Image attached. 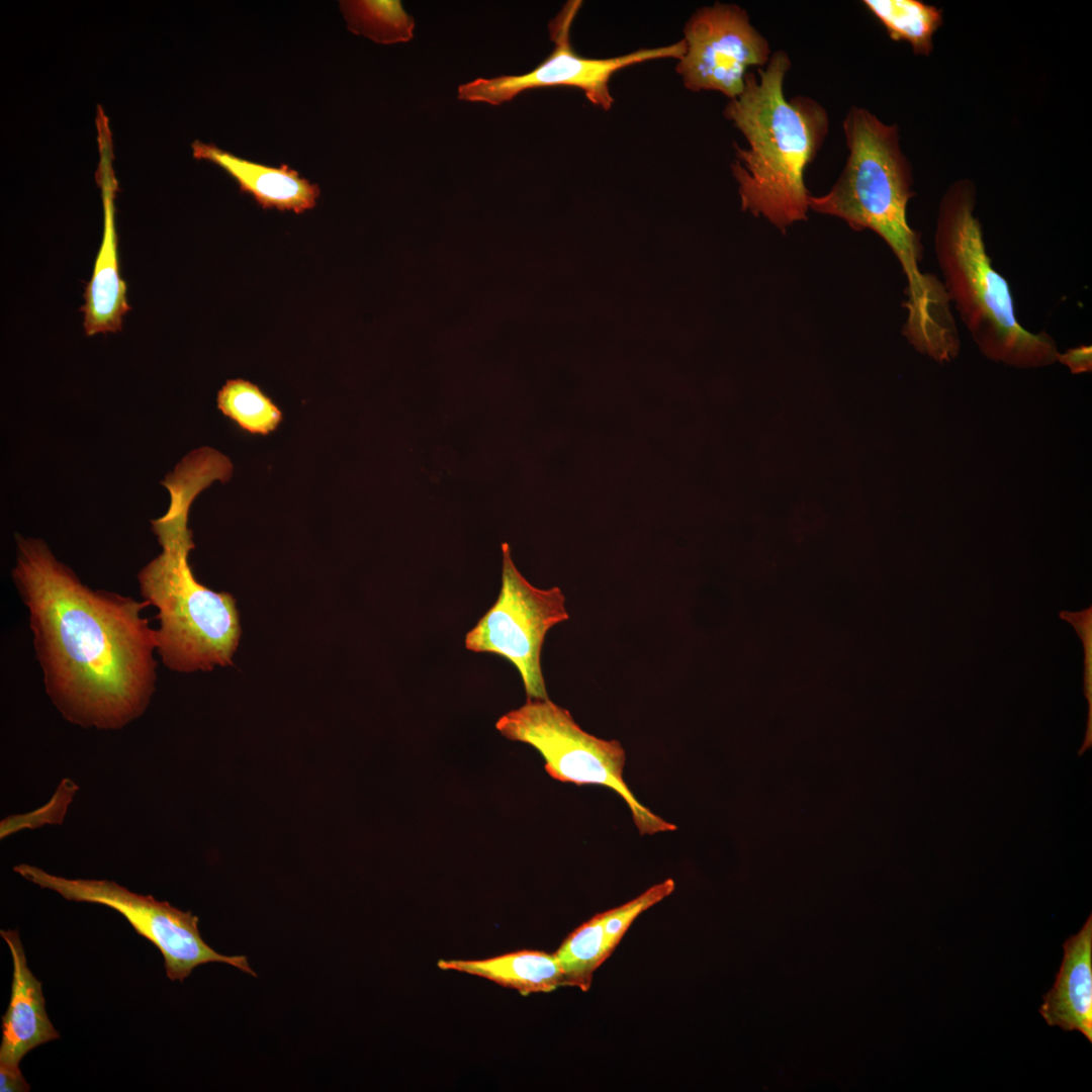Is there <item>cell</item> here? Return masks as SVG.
I'll return each mask as SVG.
<instances>
[{
  "label": "cell",
  "instance_id": "17",
  "mask_svg": "<svg viewBox=\"0 0 1092 1092\" xmlns=\"http://www.w3.org/2000/svg\"><path fill=\"white\" fill-rule=\"evenodd\" d=\"M339 6L347 28L376 43L407 42L414 37L415 20L398 0H346Z\"/></svg>",
  "mask_w": 1092,
  "mask_h": 1092
},
{
  "label": "cell",
  "instance_id": "9",
  "mask_svg": "<svg viewBox=\"0 0 1092 1092\" xmlns=\"http://www.w3.org/2000/svg\"><path fill=\"white\" fill-rule=\"evenodd\" d=\"M581 1H568L549 22V34L554 42L551 54L533 70L521 75H502L477 78L458 86L457 98L467 102L500 105L522 92L546 87H575L582 90L593 104L609 110L614 102L609 89L611 77L623 68L655 59L680 60L686 41L641 49L608 59H593L578 55L570 42V28Z\"/></svg>",
  "mask_w": 1092,
  "mask_h": 1092
},
{
  "label": "cell",
  "instance_id": "13",
  "mask_svg": "<svg viewBox=\"0 0 1092 1092\" xmlns=\"http://www.w3.org/2000/svg\"><path fill=\"white\" fill-rule=\"evenodd\" d=\"M1064 956L1039 1013L1051 1026L1079 1031L1092 1042V916L1063 943Z\"/></svg>",
  "mask_w": 1092,
  "mask_h": 1092
},
{
  "label": "cell",
  "instance_id": "12",
  "mask_svg": "<svg viewBox=\"0 0 1092 1092\" xmlns=\"http://www.w3.org/2000/svg\"><path fill=\"white\" fill-rule=\"evenodd\" d=\"M99 185L104 209L103 236L92 277L85 287L84 304L80 308L87 336L119 332L123 316L131 309L126 297V283L119 273L113 201L117 183L108 165L102 164L100 167Z\"/></svg>",
  "mask_w": 1092,
  "mask_h": 1092
},
{
  "label": "cell",
  "instance_id": "20",
  "mask_svg": "<svg viewBox=\"0 0 1092 1092\" xmlns=\"http://www.w3.org/2000/svg\"><path fill=\"white\" fill-rule=\"evenodd\" d=\"M674 890V882L667 879L654 885L633 900L609 911L604 912L605 931L612 946L615 948L623 935L635 920V918L670 895Z\"/></svg>",
  "mask_w": 1092,
  "mask_h": 1092
},
{
  "label": "cell",
  "instance_id": "22",
  "mask_svg": "<svg viewBox=\"0 0 1092 1092\" xmlns=\"http://www.w3.org/2000/svg\"><path fill=\"white\" fill-rule=\"evenodd\" d=\"M1057 361L1068 366L1073 374L1090 372L1092 369V348L1080 345L1059 353Z\"/></svg>",
  "mask_w": 1092,
  "mask_h": 1092
},
{
  "label": "cell",
  "instance_id": "18",
  "mask_svg": "<svg viewBox=\"0 0 1092 1092\" xmlns=\"http://www.w3.org/2000/svg\"><path fill=\"white\" fill-rule=\"evenodd\" d=\"M613 950L605 931L603 912L571 932L554 954L566 984L586 991L590 986L593 973Z\"/></svg>",
  "mask_w": 1092,
  "mask_h": 1092
},
{
  "label": "cell",
  "instance_id": "1",
  "mask_svg": "<svg viewBox=\"0 0 1092 1092\" xmlns=\"http://www.w3.org/2000/svg\"><path fill=\"white\" fill-rule=\"evenodd\" d=\"M12 578L29 613L48 695L83 727L118 729L141 716L155 691L149 606L83 584L48 545L16 535Z\"/></svg>",
  "mask_w": 1092,
  "mask_h": 1092
},
{
  "label": "cell",
  "instance_id": "4",
  "mask_svg": "<svg viewBox=\"0 0 1092 1092\" xmlns=\"http://www.w3.org/2000/svg\"><path fill=\"white\" fill-rule=\"evenodd\" d=\"M976 187L962 179L941 198L934 252L950 303L988 359L1015 368H1038L1057 361L1055 340L1032 333L1016 317L1008 281L993 267L979 218Z\"/></svg>",
  "mask_w": 1092,
  "mask_h": 1092
},
{
  "label": "cell",
  "instance_id": "7",
  "mask_svg": "<svg viewBox=\"0 0 1092 1092\" xmlns=\"http://www.w3.org/2000/svg\"><path fill=\"white\" fill-rule=\"evenodd\" d=\"M13 871L66 900L100 904L120 913L138 934L161 951L171 981L183 982L196 967L208 963H224L257 977L247 957L225 956L210 947L201 937L199 918L191 911L136 894L112 881L66 879L25 863L15 866Z\"/></svg>",
  "mask_w": 1092,
  "mask_h": 1092
},
{
  "label": "cell",
  "instance_id": "16",
  "mask_svg": "<svg viewBox=\"0 0 1092 1092\" xmlns=\"http://www.w3.org/2000/svg\"><path fill=\"white\" fill-rule=\"evenodd\" d=\"M864 7L893 40L908 41L914 54L931 53L932 37L942 24V11L919 0H864Z\"/></svg>",
  "mask_w": 1092,
  "mask_h": 1092
},
{
  "label": "cell",
  "instance_id": "21",
  "mask_svg": "<svg viewBox=\"0 0 1092 1092\" xmlns=\"http://www.w3.org/2000/svg\"><path fill=\"white\" fill-rule=\"evenodd\" d=\"M1061 619L1070 623L1079 635L1084 647V694L1088 702V723L1081 753L1092 743V608L1080 612L1062 611Z\"/></svg>",
  "mask_w": 1092,
  "mask_h": 1092
},
{
  "label": "cell",
  "instance_id": "11",
  "mask_svg": "<svg viewBox=\"0 0 1092 1092\" xmlns=\"http://www.w3.org/2000/svg\"><path fill=\"white\" fill-rule=\"evenodd\" d=\"M13 964L11 997L2 1016L0 1067L20 1069L22 1058L32 1049L58 1039L47 1011L41 983L27 966L24 948L17 930H1Z\"/></svg>",
  "mask_w": 1092,
  "mask_h": 1092
},
{
  "label": "cell",
  "instance_id": "3",
  "mask_svg": "<svg viewBox=\"0 0 1092 1092\" xmlns=\"http://www.w3.org/2000/svg\"><path fill=\"white\" fill-rule=\"evenodd\" d=\"M161 483L171 502L167 513L151 524L162 552L138 574L144 601L158 610L156 650L174 671L231 665L242 634L236 600L201 584L188 563L195 547L187 527L189 509L210 479L196 466L179 464Z\"/></svg>",
  "mask_w": 1092,
  "mask_h": 1092
},
{
  "label": "cell",
  "instance_id": "5",
  "mask_svg": "<svg viewBox=\"0 0 1092 1092\" xmlns=\"http://www.w3.org/2000/svg\"><path fill=\"white\" fill-rule=\"evenodd\" d=\"M843 130L849 152L845 167L828 193L809 195V208L838 216L855 231L869 229L878 234L897 257L907 288L920 290L929 275L920 269L919 234L907 220V204L914 192L898 127L853 106L844 118Z\"/></svg>",
  "mask_w": 1092,
  "mask_h": 1092
},
{
  "label": "cell",
  "instance_id": "10",
  "mask_svg": "<svg viewBox=\"0 0 1092 1092\" xmlns=\"http://www.w3.org/2000/svg\"><path fill=\"white\" fill-rule=\"evenodd\" d=\"M684 32L687 48L676 72L692 91L714 90L736 98L744 88L747 69L765 66L771 56L767 40L750 24L747 12L734 4L699 9Z\"/></svg>",
  "mask_w": 1092,
  "mask_h": 1092
},
{
  "label": "cell",
  "instance_id": "14",
  "mask_svg": "<svg viewBox=\"0 0 1092 1092\" xmlns=\"http://www.w3.org/2000/svg\"><path fill=\"white\" fill-rule=\"evenodd\" d=\"M192 149L196 159H205L221 167L235 179L242 192L250 194L265 209L301 213L313 208L320 197L317 184L301 177L286 164L271 167L252 162L199 141L192 144Z\"/></svg>",
  "mask_w": 1092,
  "mask_h": 1092
},
{
  "label": "cell",
  "instance_id": "15",
  "mask_svg": "<svg viewBox=\"0 0 1092 1092\" xmlns=\"http://www.w3.org/2000/svg\"><path fill=\"white\" fill-rule=\"evenodd\" d=\"M438 967L485 978L522 994L550 992L567 985L555 954L519 950L484 960H441Z\"/></svg>",
  "mask_w": 1092,
  "mask_h": 1092
},
{
  "label": "cell",
  "instance_id": "8",
  "mask_svg": "<svg viewBox=\"0 0 1092 1092\" xmlns=\"http://www.w3.org/2000/svg\"><path fill=\"white\" fill-rule=\"evenodd\" d=\"M502 586L491 608L465 635V647L492 653L510 661L520 672L527 698H548L541 669L546 633L566 621L565 597L554 586L532 585L517 569L510 545L503 543Z\"/></svg>",
  "mask_w": 1092,
  "mask_h": 1092
},
{
  "label": "cell",
  "instance_id": "2",
  "mask_svg": "<svg viewBox=\"0 0 1092 1092\" xmlns=\"http://www.w3.org/2000/svg\"><path fill=\"white\" fill-rule=\"evenodd\" d=\"M765 66L757 69V76L746 73L742 92L729 100L724 115L748 143L746 149L735 145L732 164L742 209L785 232L806 218L810 194L805 169L816 158L829 120L817 101L785 97L784 80L791 67L786 52H775Z\"/></svg>",
  "mask_w": 1092,
  "mask_h": 1092
},
{
  "label": "cell",
  "instance_id": "23",
  "mask_svg": "<svg viewBox=\"0 0 1092 1092\" xmlns=\"http://www.w3.org/2000/svg\"><path fill=\"white\" fill-rule=\"evenodd\" d=\"M29 1090L30 1086L25 1081L20 1069L0 1067L1 1092H27Z\"/></svg>",
  "mask_w": 1092,
  "mask_h": 1092
},
{
  "label": "cell",
  "instance_id": "6",
  "mask_svg": "<svg viewBox=\"0 0 1092 1092\" xmlns=\"http://www.w3.org/2000/svg\"><path fill=\"white\" fill-rule=\"evenodd\" d=\"M506 738L527 743L544 758L554 780L577 786L599 785L616 792L628 806L640 835L673 831L676 826L643 806L624 781L626 754L618 740L598 738L579 727L568 710L549 698L529 699L495 723Z\"/></svg>",
  "mask_w": 1092,
  "mask_h": 1092
},
{
  "label": "cell",
  "instance_id": "19",
  "mask_svg": "<svg viewBox=\"0 0 1092 1092\" xmlns=\"http://www.w3.org/2000/svg\"><path fill=\"white\" fill-rule=\"evenodd\" d=\"M216 402L222 415L251 435L267 436L283 419L281 410L258 385L242 378L228 380Z\"/></svg>",
  "mask_w": 1092,
  "mask_h": 1092
}]
</instances>
